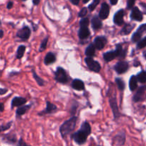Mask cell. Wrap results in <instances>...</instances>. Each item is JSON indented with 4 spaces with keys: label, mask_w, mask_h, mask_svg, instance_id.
<instances>
[{
    "label": "cell",
    "mask_w": 146,
    "mask_h": 146,
    "mask_svg": "<svg viewBox=\"0 0 146 146\" xmlns=\"http://www.w3.org/2000/svg\"><path fill=\"white\" fill-rule=\"evenodd\" d=\"M90 134V125L88 122H84L81 125L80 129L72 135L71 138L75 141V143H77L79 145H82L86 143L87 139Z\"/></svg>",
    "instance_id": "obj_1"
},
{
    "label": "cell",
    "mask_w": 146,
    "mask_h": 146,
    "mask_svg": "<svg viewBox=\"0 0 146 146\" xmlns=\"http://www.w3.org/2000/svg\"><path fill=\"white\" fill-rule=\"evenodd\" d=\"M77 121H78V117L73 116L68 120L64 122L63 124L60 126V133L63 138H65L68 135L72 133L73 130H75V127H76Z\"/></svg>",
    "instance_id": "obj_2"
},
{
    "label": "cell",
    "mask_w": 146,
    "mask_h": 146,
    "mask_svg": "<svg viewBox=\"0 0 146 146\" xmlns=\"http://www.w3.org/2000/svg\"><path fill=\"white\" fill-rule=\"evenodd\" d=\"M54 79L57 82H60V83L66 84L68 82L69 79L67 77L66 71L61 67H58L56 70L55 73H54Z\"/></svg>",
    "instance_id": "obj_3"
},
{
    "label": "cell",
    "mask_w": 146,
    "mask_h": 146,
    "mask_svg": "<svg viewBox=\"0 0 146 146\" xmlns=\"http://www.w3.org/2000/svg\"><path fill=\"white\" fill-rule=\"evenodd\" d=\"M85 62L86 63L88 67L91 71L95 72H99L100 71L101 66L100 64V63L94 60L92 57H87L85 59Z\"/></svg>",
    "instance_id": "obj_4"
},
{
    "label": "cell",
    "mask_w": 146,
    "mask_h": 146,
    "mask_svg": "<svg viewBox=\"0 0 146 146\" xmlns=\"http://www.w3.org/2000/svg\"><path fill=\"white\" fill-rule=\"evenodd\" d=\"M146 33V23L140 25L137 30L133 33L132 36V42H137L141 40L142 36L144 34Z\"/></svg>",
    "instance_id": "obj_5"
},
{
    "label": "cell",
    "mask_w": 146,
    "mask_h": 146,
    "mask_svg": "<svg viewBox=\"0 0 146 146\" xmlns=\"http://www.w3.org/2000/svg\"><path fill=\"white\" fill-rule=\"evenodd\" d=\"M145 90H146V85H143V86L140 87L138 88L136 93L135 94L133 98V100L135 102H143L146 99V95H145Z\"/></svg>",
    "instance_id": "obj_6"
},
{
    "label": "cell",
    "mask_w": 146,
    "mask_h": 146,
    "mask_svg": "<svg viewBox=\"0 0 146 146\" xmlns=\"http://www.w3.org/2000/svg\"><path fill=\"white\" fill-rule=\"evenodd\" d=\"M129 69V64L126 61H120L116 63L114 66V70L119 75H122L123 73L126 72Z\"/></svg>",
    "instance_id": "obj_7"
},
{
    "label": "cell",
    "mask_w": 146,
    "mask_h": 146,
    "mask_svg": "<svg viewBox=\"0 0 146 146\" xmlns=\"http://www.w3.org/2000/svg\"><path fill=\"white\" fill-rule=\"evenodd\" d=\"M110 105V107L112 108V110H113V115H114L115 119H117L120 116V111H119L118 106H117V100H116L115 96H111L109 100Z\"/></svg>",
    "instance_id": "obj_8"
},
{
    "label": "cell",
    "mask_w": 146,
    "mask_h": 146,
    "mask_svg": "<svg viewBox=\"0 0 146 146\" xmlns=\"http://www.w3.org/2000/svg\"><path fill=\"white\" fill-rule=\"evenodd\" d=\"M31 35V30L28 27H24L21 29H19L17 33V36L21 39L22 41H27Z\"/></svg>",
    "instance_id": "obj_9"
},
{
    "label": "cell",
    "mask_w": 146,
    "mask_h": 146,
    "mask_svg": "<svg viewBox=\"0 0 146 146\" xmlns=\"http://www.w3.org/2000/svg\"><path fill=\"white\" fill-rule=\"evenodd\" d=\"M130 19L132 20L137 21V22H141L143 19V15L141 11L137 7H134L132 9L131 13H130Z\"/></svg>",
    "instance_id": "obj_10"
},
{
    "label": "cell",
    "mask_w": 146,
    "mask_h": 146,
    "mask_svg": "<svg viewBox=\"0 0 146 146\" xmlns=\"http://www.w3.org/2000/svg\"><path fill=\"white\" fill-rule=\"evenodd\" d=\"M108 42L106 37L103 36H97L96 38L94 40V45H95V48L98 50H101L105 47V44Z\"/></svg>",
    "instance_id": "obj_11"
},
{
    "label": "cell",
    "mask_w": 146,
    "mask_h": 146,
    "mask_svg": "<svg viewBox=\"0 0 146 146\" xmlns=\"http://www.w3.org/2000/svg\"><path fill=\"white\" fill-rule=\"evenodd\" d=\"M125 16V11L124 9H120L119 11H117V12L115 15L114 18H113V22L116 25H118V26H121L124 24V18Z\"/></svg>",
    "instance_id": "obj_12"
},
{
    "label": "cell",
    "mask_w": 146,
    "mask_h": 146,
    "mask_svg": "<svg viewBox=\"0 0 146 146\" xmlns=\"http://www.w3.org/2000/svg\"><path fill=\"white\" fill-rule=\"evenodd\" d=\"M125 140H126V136H125V133L124 132L119 133L118 134L116 135L113 139V143L119 146L124 145L125 143Z\"/></svg>",
    "instance_id": "obj_13"
},
{
    "label": "cell",
    "mask_w": 146,
    "mask_h": 146,
    "mask_svg": "<svg viewBox=\"0 0 146 146\" xmlns=\"http://www.w3.org/2000/svg\"><path fill=\"white\" fill-rule=\"evenodd\" d=\"M110 15V7L107 3H102L99 12V17L101 19H106Z\"/></svg>",
    "instance_id": "obj_14"
},
{
    "label": "cell",
    "mask_w": 146,
    "mask_h": 146,
    "mask_svg": "<svg viewBox=\"0 0 146 146\" xmlns=\"http://www.w3.org/2000/svg\"><path fill=\"white\" fill-rule=\"evenodd\" d=\"M46 104H47V107H46L45 110L39 113L40 115H42L44 114H52V113H54L57 110V106L52 103V102L47 101Z\"/></svg>",
    "instance_id": "obj_15"
},
{
    "label": "cell",
    "mask_w": 146,
    "mask_h": 146,
    "mask_svg": "<svg viewBox=\"0 0 146 146\" xmlns=\"http://www.w3.org/2000/svg\"><path fill=\"white\" fill-rule=\"evenodd\" d=\"M26 102L27 100L25 98H22V97H15L12 100L11 107H12V108H15V107H20L25 105Z\"/></svg>",
    "instance_id": "obj_16"
},
{
    "label": "cell",
    "mask_w": 146,
    "mask_h": 146,
    "mask_svg": "<svg viewBox=\"0 0 146 146\" xmlns=\"http://www.w3.org/2000/svg\"><path fill=\"white\" fill-rule=\"evenodd\" d=\"M90 35V32L88 27H82L78 32V36L80 40H85L89 37Z\"/></svg>",
    "instance_id": "obj_17"
},
{
    "label": "cell",
    "mask_w": 146,
    "mask_h": 146,
    "mask_svg": "<svg viewBox=\"0 0 146 146\" xmlns=\"http://www.w3.org/2000/svg\"><path fill=\"white\" fill-rule=\"evenodd\" d=\"M2 140L5 143H9V144H15L17 143V136L13 133H8V134L4 135Z\"/></svg>",
    "instance_id": "obj_18"
},
{
    "label": "cell",
    "mask_w": 146,
    "mask_h": 146,
    "mask_svg": "<svg viewBox=\"0 0 146 146\" xmlns=\"http://www.w3.org/2000/svg\"><path fill=\"white\" fill-rule=\"evenodd\" d=\"M72 88L76 90H85V84L81 80L75 79L72 82Z\"/></svg>",
    "instance_id": "obj_19"
},
{
    "label": "cell",
    "mask_w": 146,
    "mask_h": 146,
    "mask_svg": "<svg viewBox=\"0 0 146 146\" xmlns=\"http://www.w3.org/2000/svg\"><path fill=\"white\" fill-rule=\"evenodd\" d=\"M91 25L94 29H100L102 27V22L98 17L95 16L91 20Z\"/></svg>",
    "instance_id": "obj_20"
},
{
    "label": "cell",
    "mask_w": 146,
    "mask_h": 146,
    "mask_svg": "<svg viewBox=\"0 0 146 146\" xmlns=\"http://www.w3.org/2000/svg\"><path fill=\"white\" fill-rule=\"evenodd\" d=\"M117 57V54L116 51H110L108 52H105L103 54V58L104 60H105L106 62H110L112 61L113 60H114L115 58Z\"/></svg>",
    "instance_id": "obj_21"
},
{
    "label": "cell",
    "mask_w": 146,
    "mask_h": 146,
    "mask_svg": "<svg viewBox=\"0 0 146 146\" xmlns=\"http://www.w3.org/2000/svg\"><path fill=\"white\" fill-rule=\"evenodd\" d=\"M56 61V57L54 53L48 52L46 54L44 60V63L46 65H49L50 64H52Z\"/></svg>",
    "instance_id": "obj_22"
},
{
    "label": "cell",
    "mask_w": 146,
    "mask_h": 146,
    "mask_svg": "<svg viewBox=\"0 0 146 146\" xmlns=\"http://www.w3.org/2000/svg\"><path fill=\"white\" fill-rule=\"evenodd\" d=\"M137 80L135 75H132L129 80V88L132 92L135 90L137 88Z\"/></svg>",
    "instance_id": "obj_23"
},
{
    "label": "cell",
    "mask_w": 146,
    "mask_h": 146,
    "mask_svg": "<svg viewBox=\"0 0 146 146\" xmlns=\"http://www.w3.org/2000/svg\"><path fill=\"white\" fill-rule=\"evenodd\" d=\"M30 107V105H22V106L18 108L16 110L17 117H20V116L24 115L29 110Z\"/></svg>",
    "instance_id": "obj_24"
},
{
    "label": "cell",
    "mask_w": 146,
    "mask_h": 146,
    "mask_svg": "<svg viewBox=\"0 0 146 146\" xmlns=\"http://www.w3.org/2000/svg\"><path fill=\"white\" fill-rule=\"evenodd\" d=\"M135 25H130V24H126L124 26V27H123L122 30L120 31V35H127L130 33V32L133 31V29H134Z\"/></svg>",
    "instance_id": "obj_25"
},
{
    "label": "cell",
    "mask_w": 146,
    "mask_h": 146,
    "mask_svg": "<svg viewBox=\"0 0 146 146\" xmlns=\"http://www.w3.org/2000/svg\"><path fill=\"white\" fill-rule=\"evenodd\" d=\"M95 54V47L93 44H90L85 50V54L87 57H92Z\"/></svg>",
    "instance_id": "obj_26"
},
{
    "label": "cell",
    "mask_w": 146,
    "mask_h": 146,
    "mask_svg": "<svg viewBox=\"0 0 146 146\" xmlns=\"http://www.w3.org/2000/svg\"><path fill=\"white\" fill-rule=\"evenodd\" d=\"M115 51H116V52H117V57H120V58H124V57H125L127 51L123 50V47H122L120 44H117V46H116Z\"/></svg>",
    "instance_id": "obj_27"
},
{
    "label": "cell",
    "mask_w": 146,
    "mask_h": 146,
    "mask_svg": "<svg viewBox=\"0 0 146 146\" xmlns=\"http://www.w3.org/2000/svg\"><path fill=\"white\" fill-rule=\"evenodd\" d=\"M137 81L142 84H144L146 82V72L141 71L138 73L136 76Z\"/></svg>",
    "instance_id": "obj_28"
},
{
    "label": "cell",
    "mask_w": 146,
    "mask_h": 146,
    "mask_svg": "<svg viewBox=\"0 0 146 146\" xmlns=\"http://www.w3.org/2000/svg\"><path fill=\"white\" fill-rule=\"evenodd\" d=\"M25 50H26V47L24 45H20L18 47L17 50L16 57L17 59H22L23 57L24 54H25Z\"/></svg>",
    "instance_id": "obj_29"
},
{
    "label": "cell",
    "mask_w": 146,
    "mask_h": 146,
    "mask_svg": "<svg viewBox=\"0 0 146 146\" xmlns=\"http://www.w3.org/2000/svg\"><path fill=\"white\" fill-rule=\"evenodd\" d=\"M32 75H33V78L35 80V81L36 82V83L38 84L40 86H43L44 84V80L42 79L39 75H37V74H36V72H35V70H34V69L32 70Z\"/></svg>",
    "instance_id": "obj_30"
},
{
    "label": "cell",
    "mask_w": 146,
    "mask_h": 146,
    "mask_svg": "<svg viewBox=\"0 0 146 146\" xmlns=\"http://www.w3.org/2000/svg\"><path fill=\"white\" fill-rule=\"evenodd\" d=\"M115 82L117 85L119 90L123 91L124 90L125 88V84L124 81L121 79V78H116Z\"/></svg>",
    "instance_id": "obj_31"
},
{
    "label": "cell",
    "mask_w": 146,
    "mask_h": 146,
    "mask_svg": "<svg viewBox=\"0 0 146 146\" xmlns=\"http://www.w3.org/2000/svg\"><path fill=\"white\" fill-rule=\"evenodd\" d=\"M146 47V36H145L144 38L141 39L140 41L137 42V50H141V49Z\"/></svg>",
    "instance_id": "obj_32"
},
{
    "label": "cell",
    "mask_w": 146,
    "mask_h": 146,
    "mask_svg": "<svg viewBox=\"0 0 146 146\" xmlns=\"http://www.w3.org/2000/svg\"><path fill=\"white\" fill-rule=\"evenodd\" d=\"M47 42H48V36L45 37V38L43 40V41L42 42L41 44H40V48H39V51L43 52L44 50H45V49L47 48Z\"/></svg>",
    "instance_id": "obj_33"
},
{
    "label": "cell",
    "mask_w": 146,
    "mask_h": 146,
    "mask_svg": "<svg viewBox=\"0 0 146 146\" xmlns=\"http://www.w3.org/2000/svg\"><path fill=\"white\" fill-rule=\"evenodd\" d=\"M12 121H10L8 123H7L6 125H0V133L3 131H5V130H9V129L11 127V126H12Z\"/></svg>",
    "instance_id": "obj_34"
},
{
    "label": "cell",
    "mask_w": 146,
    "mask_h": 146,
    "mask_svg": "<svg viewBox=\"0 0 146 146\" xmlns=\"http://www.w3.org/2000/svg\"><path fill=\"white\" fill-rule=\"evenodd\" d=\"M100 2V0H93V2L91 5H89L88 8H89L90 11V12H92L93 10H95V9L96 8V7L99 5Z\"/></svg>",
    "instance_id": "obj_35"
},
{
    "label": "cell",
    "mask_w": 146,
    "mask_h": 146,
    "mask_svg": "<svg viewBox=\"0 0 146 146\" xmlns=\"http://www.w3.org/2000/svg\"><path fill=\"white\" fill-rule=\"evenodd\" d=\"M89 24V19H88V18L84 17L82 18L80 20V27H88Z\"/></svg>",
    "instance_id": "obj_36"
},
{
    "label": "cell",
    "mask_w": 146,
    "mask_h": 146,
    "mask_svg": "<svg viewBox=\"0 0 146 146\" xmlns=\"http://www.w3.org/2000/svg\"><path fill=\"white\" fill-rule=\"evenodd\" d=\"M135 3V0H127V8L128 9H132L134 7V5Z\"/></svg>",
    "instance_id": "obj_37"
},
{
    "label": "cell",
    "mask_w": 146,
    "mask_h": 146,
    "mask_svg": "<svg viewBox=\"0 0 146 146\" xmlns=\"http://www.w3.org/2000/svg\"><path fill=\"white\" fill-rule=\"evenodd\" d=\"M87 14H88V9H87L86 7H84L82 8L80 10V12H79L78 16H79L80 17H85V16H86Z\"/></svg>",
    "instance_id": "obj_38"
},
{
    "label": "cell",
    "mask_w": 146,
    "mask_h": 146,
    "mask_svg": "<svg viewBox=\"0 0 146 146\" xmlns=\"http://www.w3.org/2000/svg\"><path fill=\"white\" fill-rule=\"evenodd\" d=\"M17 146H30V145H29L27 144V143L24 141L23 139L20 138L19 140V141H18Z\"/></svg>",
    "instance_id": "obj_39"
},
{
    "label": "cell",
    "mask_w": 146,
    "mask_h": 146,
    "mask_svg": "<svg viewBox=\"0 0 146 146\" xmlns=\"http://www.w3.org/2000/svg\"><path fill=\"white\" fill-rule=\"evenodd\" d=\"M78 102H76L75 105H72V110H71V114L72 115L75 114V112H76V109H77V108H78Z\"/></svg>",
    "instance_id": "obj_40"
},
{
    "label": "cell",
    "mask_w": 146,
    "mask_h": 146,
    "mask_svg": "<svg viewBox=\"0 0 146 146\" xmlns=\"http://www.w3.org/2000/svg\"><path fill=\"white\" fill-rule=\"evenodd\" d=\"M8 92V89L7 88H0V95H4Z\"/></svg>",
    "instance_id": "obj_41"
},
{
    "label": "cell",
    "mask_w": 146,
    "mask_h": 146,
    "mask_svg": "<svg viewBox=\"0 0 146 146\" xmlns=\"http://www.w3.org/2000/svg\"><path fill=\"white\" fill-rule=\"evenodd\" d=\"M140 6L143 8V13L146 15V3H143V2H140Z\"/></svg>",
    "instance_id": "obj_42"
},
{
    "label": "cell",
    "mask_w": 146,
    "mask_h": 146,
    "mask_svg": "<svg viewBox=\"0 0 146 146\" xmlns=\"http://www.w3.org/2000/svg\"><path fill=\"white\" fill-rule=\"evenodd\" d=\"M13 5H14V3L12 2H9L7 3V8L8 9H11L12 7H13Z\"/></svg>",
    "instance_id": "obj_43"
},
{
    "label": "cell",
    "mask_w": 146,
    "mask_h": 146,
    "mask_svg": "<svg viewBox=\"0 0 146 146\" xmlns=\"http://www.w3.org/2000/svg\"><path fill=\"white\" fill-rule=\"evenodd\" d=\"M5 110V105L4 103L0 102V113H2Z\"/></svg>",
    "instance_id": "obj_44"
},
{
    "label": "cell",
    "mask_w": 146,
    "mask_h": 146,
    "mask_svg": "<svg viewBox=\"0 0 146 146\" xmlns=\"http://www.w3.org/2000/svg\"><path fill=\"white\" fill-rule=\"evenodd\" d=\"M70 2H71V3L73 4L74 5H79L80 0H70Z\"/></svg>",
    "instance_id": "obj_45"
},
{
    "label": "cell",
    "mask_w": 146,
    "mask_h": 146,
    "mask_svg": "<svg viewBox=\"0 0 146 146\" xmlns=\"http://www.w3.org/2000/svg\"><path fill=\"white\" fill-rule=\"evenodd\" d=\"M110 3H111L112 5H117L118 0H110Z\"/></svg>",
    "instance_id": "obj_46"
},
{
    "label": "cell",
    "mask_w": 146,
    "mask_h": 146,
    "mask_svg": "<svg viewBox=\"0 0 146 146\" xmlns=\"http://www.w3.org/2000/svg\"><path fill=\"white\" fill-rule=\"evenodd\" d=\"M32 2L35 5H38L40 2V0H32Z\"/></svg>",
    "instance_id": "obj_47"
},
{
    "label": "cell",
    "mask_w": 146,
    "mask_h": 146,
    "mask_svg": "<svg viewBox=\"0 0 146 146\" xmlns=\"http://www.w3.org/2000/svg\"><path fill=\"white\" fill-rule=\"evenodd\" d=\"M4 35H5V33H4V31L2 30V29H0V38H3Z\"/></svg>",
    "instance_id": "obj_48"
},
{
    "label": "cell",
    "mask_w": 146,
    "mask_h": 146,
    "mask_svg": "<svg viewBox=\"0 0 146 146\" xmlns=\"http://www.w3.org/2000/svg\"><path fill=\"white\" fill-rule=\"evenodd\" d=\"M143 56H144L145 58L146 59V51H144V52H143Z\"/></svg>",
    "instance_id": "obj_49"
},
{
    "label": "cell",
    "mask_w": 146,
    "mask_h": 146,
    "mask_svg": "<svg viewBox=\"0 0 146 146\" xmlns=\"http://www.w3.org/2000/svg\"><path fill=\"white\" fill-rule=\"evenodd\" d=\"M89 1H90V0H83V2L85 4H86V3H88V2H89Z\"/></svg>",
    "instance_id": "obj_50"
},
{
    "label": "cell",
    "mask_w": 146,
    "mask_h": 146,
    "mask_svg": "<svg viewBox=\"0 0 146 146\" xmlns=\"http://www.w3.org/2000/svg\"><path fill=\"white\" fill-rule=\"evenodd\" d=\"M2 25V22H1V21H0V25Z\"/></svg>",
    "instance_id": "obj_51"
},
{
    "label": "cell",
    "mask_w": 146,
    "mask_h": 146,
    "mask_svg": "<svg viewBox=\"0 0 146 146\" xmlns=\"http://www.w3.org/2000/svg\"><path fill=\"white\" fill-rule=\"evenodd\" d=\"M22 1H24V2H25V1H27V0H22Z\"/></svg>",
    "instance_id": "obj_52"
},
{
    "label": "cell",
    "mask_w": 146,
    "mask_h": 146,
    "mask_svg": "<svg viewBox=\"0 0 146 146\" xmlns=\"http://www.w3.org/2000/svg\"><path fill=\"white\" fill-rule=\"evenodd\" d=\"M98 146H100V145H98Z\"/></svg>",
    "instance_id": "obj_53"
}]
</instances>
